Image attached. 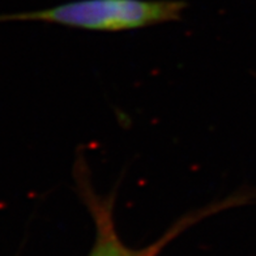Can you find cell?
Returning a JSON list of instances; mask_svg holds the SVG:
<instances>
[{"mask_svg":"<svg viewBox=\"0 0 256 256\" xmlns=\"http://www.w3.org/2000/svg\"><path fill=\"white\" fill-rule=\"evenodd\" d=\"M72 176H74V191L78 194L81 202L89 210L96 225L94 244L92 247L88 256H158L168 243L176 240V236H180L192 225H195L196 222H199L206 217L222 212L224 209L240 206L246 200L244 194L238 192V194H232L218 202H209L206 206L191 210L180 217L176 222H174V225L160 240L144 248L135 250L126 246L115 228L114 206L118 191L114 188L112 192H108V195H102L96 191L94 184L92 182L88 161L84 154V150L81 148H78L76 153Z\"/></svg>","mask_w":256,"mask_h":256,"instance_id":"7a4b0ae2","label":"cell"},{"mask_svg":"<svg viewBox=\"0 0 256 256\" xmlns=\"http://www.w3.org/2000/svg\"><path fill=\"white\" fill-rule=\"evenodd\" d=\"M184 0H72L16 14H0V22L37 21L102 33L136 30L182 18Z\"/></svg>","mask_w":256,"mask_h":256,"instance_id":"6da1fadb","label":"cell"}]
</instances>
